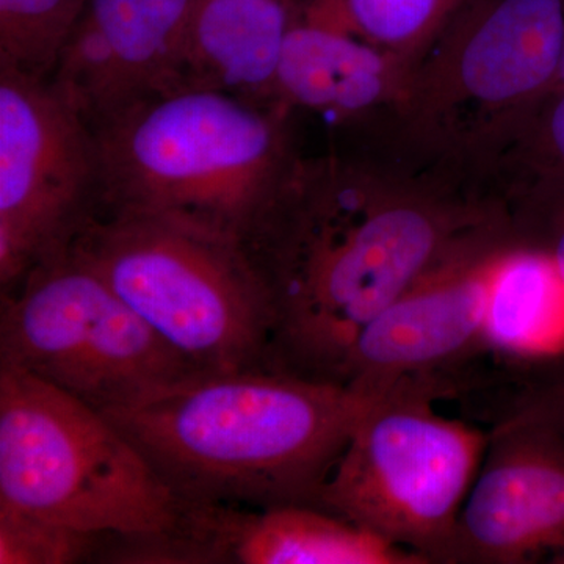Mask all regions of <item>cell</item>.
<instances>
[{
  "instance_id": "30bf717a",
  "label": "cell",
  "mask_w": 564,
  "mask_h": 564,
  "mask_svg": "<svg viewBox=\"0 0 564 564\" xmlns=\"http://www.w3.org/2000/svg\"><path fill=\"white\" fill-rule=\"evenodd\" d=\"M518 239L516 226L486 234L419 278L359 333L337 383L369 400L404 381H430L452 391L464 366L488 351L489 270Z\"/></svg>"
},
{
  "instance_id": "52a82bcc",
  "label": "cell",
  "mask_w": 564,
  "mask_h": 564,
  "mask_svg": "<svg viewBox=\"0 0 564 564\" xmlns=\"http://www.w3.org/2000/svg\"><path fill=\"white\" fill-rule=\"evenodd\" d=\"M447 389L404 381L370 399L321 494V508L444 564L489 432L437 413Z\"/></svg>"
},
{
  "instance_id": "5bb4252c",
  "label": "cell",
  "mask_w": 564,
  "mask_h": 564,
  "mask_svg": "<svg viewBox=\"0 0 564 564\" xmlns=\"http://www.w3.org/2000/svg\"><path fill=\"white\" fill-rule=\"evenodd\" d=\"M415 61L352 33L299 14L285 36L276 74V102L345 124L397 111Z\"/></svg>"
},
{
  "instance_id": "7a4b0ae2",
  "label": "cell",
  "mask_w": 564,
  "mask_h": 564,
  "mask_svg": "<svg viewBox=\"0 0 564 564\" xmlns=\"http://www.w3.org/2000/svg\"><path fill=\"white\" fill-rule=\"evenodd\" d=\"M369 402L280 370L198 373L101 413L184 503L313 505Z\"/></svg>"
},
{
  "instance_id": "e0dca14e",
  "label": "cell",
  "mask_w": 564,
  "mask_h": 564,
  "mask_svg": "<svg viewBox=\"0 0 564 564\" xmlns=\"http://www.w3.org/2000/svg\"><path fill=\"white\" fill-rule=\"evenodd\" d=\"M469 0H304L302 13L403 57H419Z\"/></svg>"
},
{
  "instance_id": "7c38bea8",
  "label": "cell",
  "mask_w": 564,
  "mask_h": 564,
  "mask_svg": "<svg viewBox=\"0 0 564 564\" xmlns=\"http://www.w3.org/2000/svg\"><path fill=\"white\" fill-rule=\"evenodd\" d=\"M148 563L426 564L414 552L313 505L185 503L170 532L147 544Z\"/></svg>"
},
{
  "instance_id": "d6986e66",
  "label": "cell",
  "mask_w": 564,
  "mask_h": 564,
  "mask_svg": "<svg viewBox=\"0 0 564 564\" xmlns=\"http://www.w3.org/2000/svg\"><path fill=\"white\" fill-rule=\"evenodd\" d=\"M106 538L0 507V563L70 564L98 558Z\"/></svg>"
},
{
  "instance_id": "ba28073f",
  "label": "cell",
  "mask_w": 564,
  "mask_h": 564,
  "mask_svg": "<svg viewBox=\"0 0 564 564\" xmlns=\"http://www.w3.org/2000/svg\"><path fill=\"white\" fill-rule=\"evenodd\" d=\"M0 366L32 375L99 411L139 402L203 373L69 247L36 263L2 293Z\"/></svg>"
},
{
  "instance_id": "4fadbf2b",
  "label": "cell",
  "mask_w": 564,
  "mask_h": 564,
  "mask_svg": "<svg viewBox=\"0 0 564 564\" xmlns=\"http://www.w3.org/2000/svg\"><path fill=\"white\" fill-rule=\"evenodd\" d=\"M193 0H87L51 85L91 128L172 84Z\"/></svg>"
},
{
  "instance_id": "5b68a950",
  "label": "cell",
  "mask_w": 564,
  "mask_h": 564,
  "mask_svg": "<svg viewBox=\"0 0 564 564\" xmlns=\"http://www.w3.org/2000/svg\"><path fill=\"white\" fill-rule=\"evenodd\" d=\"M0 507L140 540L170 532L184 502L101 411L0 366Z\"/></svg>"
},
{
  "instance_id": "8992f818",
  "label": "cell",
  "mask_w": 564,
  "mask_h": 564,
  "mask_svg": "<svg viewBox=\"0 0 564 564\" xmlns=\"http://www.w3.org/2000/svg\"><path fill=\"white\" fill-rule=\"evenodd\" d=\"M564 0H469L415 62L397 109L440 161L507 154L555 90Z\"/></svg>"
},
{
  "instance_id": "8fae6325",
  "label": "cell",
  "mask_w": 564,
  "mask_h": 564,
  "mask_svg": "<svg viewBox=\"0 0 564 564\" xmlns=\"http://www.w3.org/2000/svg\"><path fill=\"white\" fill-rule=\"evenodd\" d=\"M564 564V437L497 419L444 564Z\"/></svg>"
},
{
  "instance_id": "9c48e42d",
  "label": "cell",
  "mask_w": 564,
  "mask_h": 564,
  "mask_svg": "<svg viewBox=\"0 0 564 564\" xmlns=\"http://www.w3.org/2000/svg\"><path fill=\"white\" fill-rule=\"evenodd\" d=\"M101 203L90 122L52 87L0 68V289L65 250Z\"/></svg>"
},
{
  "instance_id": "ac0fdd59",
  "label": "cell",
  "mask_w": 564,
  "mask_h": 564,
  "mask_svg": "<svg viewBox=\"0 0 564 564\" xmlns=\"http://www.w3.org/2000/svg\"><path fill=\"white\" fill-rule=\"evenodd\" d=\"M87 0H0V68L50 80Z\"/></svg>"
},
{
  "instance_id": "2e32d148",
  "label": "cell",
  "mask_w": 564,
  "mask_h": 564,
  "mask_svg": "<svg viewBox=\"0 0 564 564\" xmlns=\"http://www.w3.org/2000/svg\"><path fill=\"white\" fill-rule=\"evenodd\" d=\"M484 337L486 350L514 364L564 352V282L540 245L521 237L494 259Z\"/></svg>"
},
{
  "instance_id": "ffe728a7",
  "label": "cell",
  "mask_w": 564,
  "mask_h": 564,
  "mask_svg": "<svg viewBox=\"0 0 564 564\" xmlns=\"http://www.w3.org/2000/svg\"><path fill=\"white\" fill-rule=\"evenodd\" d=\"M532 174L527 199L519 209H530L564 195V88L545 99L507 154Z\"/></svg>"
},
{
  "instance_id": "7402d4cb",
  "label": "cell",
  "mask_w": 564,
  "mask_h": 564,
  "mask_svg": "<svg viewBox=\"0 0 564 564\" xmlns=\"http://www.w3.org/2000/svg\"><path fill=\"white\" fill-rule=\"evenodd\" d=\"M518 226L525 240L551 254L564 282V195L519 215Z\"/></svg>"
},
{
  "instance_id": "603a6c76",
  "label": "cell",
  "mask_w": 564,
  "mask_h": 564,
  "mask_svg": "<svg viewBox=\"0 0 564 564\" xmlns=\"http://www.w3.org/2000/svg\"><path fill=\"white\" fill-rule=\"evenodd\" d=\"M564 88V47H563V58H562V66H560V73H558V80H556L555 90H562ZM552 91V93H554ZM551 93V95H552Z\"/></svg>"
},
{
  "instance_id": "9a60e30c",
  "label": "cell",
  "mask_w": 564,
  "mask_h": 564,
  "mask_svg": "<svg viewBox=\"0 0 564 564\" xmlns=\"http://www.w3.org/2000/svg\"><path fill=\"white\" fill-rule=\"evenodd\" d=\"M302 6L303 0H193L169 87L276 102L282 47Z\"/></svg>"
},
{
  "instance_id": "277c9868",
  "label": "cell",
  "mask_w": 564,
  "mask_h": 564,
  "mask_svg": "<svg viewBox=\"0 0 564 564\" xmlns=\"http://www.w3.org/2000/svg\"><path fill=\"white\" fill-rule=\"evenodd\" d=\"M69 248L199 372L272 370V313L240 240L98 207Z\"/></svg>"
},
{
  "instance_id": "3957f363",
  "label": "cell",
  "mask_w": 564,
  "mask_h": 564,
  "mask_svg": "<svg viewBox=\"0 0 564 564\" xmlns=\"http://www.w3.org/2000/svg\"><path fill=\"white\" fill-rule=\"evenodd\" d=\"M291 113L210 88L151 93L93 128L98 207L150 212L242 242L299 161Z\"/></svg>"
},
{
  "instance_id": "6da1fadb",
  "label": "cell",
  "mask_w": 564,
  "mask_h": 564,
  "mask_svg": "<svg viewBox=\"0 0 564 564\" xmlns=\"http://www.w3.org/2000/svg\"><path fill=\"white\" fill-rule=\"evenodd\" d=\"M513 225L508 202L436 177L340 152L300 155L240 242L269 300L272 370L337 383L356 337L397 296Z\"/></svg>"
},
{
  "instance_id": "44dd1931",
  "label": "cell",
  "mask_w": 564,
  "mask_h": 564,
  "mask_svg": "<svg viewBox=\"0 0 564 564\" xmlns=\"http://www.w3.org/2000/svg\"><path fill=\"white\" fill-rule=\"evenodd\" d=\"M516 366L522 370L518 389L497 419L540 423L564 437V352Z\"/></svg>"
}]
</instances>
